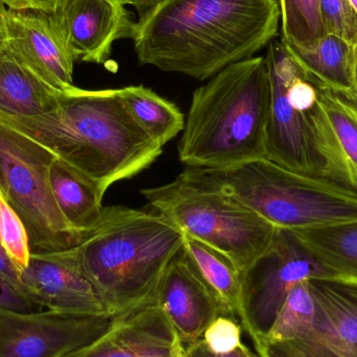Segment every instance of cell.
<instances>
[{
  "label": "cell",
  "instance_id": "obj_1",
  "mask_svg": "<svg viewBox=\"0 0 357 357\" xmlns=\"http://www.w3.org/2000/svg\"><path fill=\"white\" fill-rule=\"evenodd\" d=\"M279 0H169L133 29L140 65L211 79L278 35Z\"/></svg>",
  "mask_w": 357,
  "mask_h": 357
},
{
  "label": "cell",
  "instance_id": "obj_2",
  "mask_svg": "<svg viewBox=\"0 0 357 357\" xmlns=\"http://www.w3.org/2000/svg\"><path fill=\"white\" fill-rule=\"evenodd\" d=\"M0 121L50 150L102 195L109 187L146 171L163 153L128 112L119 89L61 92L58 104L37 116Z\"/></svg>",
  "mask_w": 357,
  "mask_h": 357
},
{
  "label": "cell",
  "instance_id": "obj_3",
  "mask_svg": "<svg viewBox=\"0 0 357 357\" xmlns=\"http://www.w3.org/2000/svg\"><path fill=\"white\" fill-rule=\"evenodd\" d=\"M271 100L266 56L222 69L193 92L178 142L181 162L222 172L266 158Z\"/></svg>",
  "mask_w": 357,
  "mask_h": 357
},
{
  "label": "cell",
  "instance_id": "obj_4",
  "mask_svg": "<svg viewBox=\"0 0 357 357\" xmlns=\"http://www.w3.org/2000/svg\"><path fill=\"white\" fill-rule=\"evenodd\" d=\"M185 233L163 214L125 206L104 207L77 245L84 274L110 312L155 299Z\"/></svg>",
  "mask_w": 357,
  "mask_h": 357
},
{
  "label": "cell",
  "instance_id": "obj_5",
  "mask_svg": "<svg viewBox=\"0 0 357 357\" xmlns=\"http://www.w3.org/2000/svg\"><path fill=\"white\" fill-rule=\"evenodd\" d=\"M272 100L266 158L299 175L357 189V175L344 154L319 96L281 42L266 56Z\"/></svg>",
  "mask_w": 357,
  "mask_h": 357
},
{
  "label": "cell",
  "instance_id": "obj_6",
  "mask_svg": "<svg viewBox=\"0 0 357 357\" xmlns=\"http://www.w3.org/2000/svg\"><path fill=\"white\" fill-rule=\"evenodd\" d=\"M159 213L245 272L266 253L276 227L227 192L208 169L186 167L162 186L142 189Z\"/></svg>",
  "mask_w": 357,
  "mask_h": 357
},
{
  "label": "cell",
  "instance_id": "obj_7",
  "mask_svg": "<svg viewBox=\"0 0 357 357\" xmlns=\"http://www.w3.org/2000/svg\"><path fill=\"white\" fill-rule=\"evenodd\" d=\"M210 172L227 192L278 229L303 230L357 220V189L299 175L266 158Z\"/></svg>",
  "mask_w": 357,
  "mask_h": 357
},
{
  "label": "cell",
  "instance_id": "obj_8",
  "mask_svg": "<svg viewBox=\"0 0 357 357\" xmlns=\"http://www.w3.org/2000/svg\"><path fill=\"white\" fill-rule=\"evenodd\" d=\"M56 159L45 146L0 121V195L24 224L31 254L64 251L83 238L52 195L50 173Z\"/></svg>",
  "mask_w": 357,
  "mask_h": 357
},
{
  "label": "cell",
  "instance_id": "obj_9",
  "mask_svg": "<svg viewBox=\"0 0 357 357\" xmlns=\"http://www.w3.org/2000/svg\"><path fill=\"white\" fill-rule=\"evenodd\" d=\"M331 277L291 231L277 229L274 241L245 272L243 331L257 349L282 310L291 289L312 278Z\"/></svg>",
  "mask_w": 357,
  "mask_h": 357
},
{
  "label": "cell",
  "instance_id": "obj_10",
  "mask_svg": "<svg viewBox=\"0 0 357 357\" xmlns=\"http://www.w3.org/2000/svg\"><path fill=\"white\" fill-rule=\"evenodd\" d=\"M133 308L102 314L0 308V357L70 356L106 335Z\"/></svg>",
  "mask_w": 357,
  "mask_h": 357
},
{
  "label": "cell",
  "instance_id": "obj_11",
  "mask_svg": "<svg viewBox=\"0 0 357 357\" xmlns=\"http://www.w3.org/2000/svg\"><path fill=\"white\" fill-rule=\"evenodd\" d=\"M50 16L75 62L107 65L115 41L133 37L135 22L121 0H58Z\"/></svg>",
  "mask_w": 357,
  "mask_h": 357
},
{
  "label": "cell",
  "instance_id": "obj_12",
  "mask_svg": "<svg viewBox=\"0 0 357 357\" xmlns=\"http://www.w3.org/2000/svg\"><path fill=\"white\" fill-rule=\"evenodd\" d=\"M0 43L52 89L63 92L75 87V62L65 47L50 13L3 8Z\"/></svg>",
  "mask_w": 357,
  "mask_h": 357
},
{
  "label": "cell",
  "instance_id": "obj_13",
  "mask_svg": "<svg viewBox=\"0 0 357 357\" xmlns=\"http://www.w3.org/2000/svg\"><path fill=\"white\" fill-rule=\"evenodd\" d=\"M21 281L25 296L37 308L71 314L110 312L84 274L77 245L54 253L31 254Z\"/></svg>",
  "mask_w": 357,
  "mask_h": 357
},
{
  "label": "cell",
  "instance_id": "obj_14",
  "mask_svg": "<svg viewBox=\"0 0 357 357\" xmlns=\"http://www.w3.org/2000/svg\"><path fill=\"white\" fill-rule=\"evenodd\" d=\"M258 357H350L305 282L291 289Z\"/></svg>",
  "mask_w": 357,
  "mask_h": 357
},
{
  "label": "cell",
  "instance_id": "obj_15",
  "mask_svg": "<svg viewBox=\"0 0 357 357\" xmlns=\"http://www.w3.org/2000/svg\"><path fill=\"white\" fill-rule=\"evenodd\" d=\"M155 304L186 348L201 341L207 327L220 314L213 296L182 250L165 271Z\"/></svg>",
  "mask_w": 357,
  "mask_h": 357
},
{
  "label": "cell",
  "instance_id": "obj_16",
  "mask_svg": "<svg viewBox=\"0 0 357 357\" xmlns=\"http://www.w3.org/2000/svg\"><path fill=\"white\" fill-rule=\"evenodd\" d=\"M177 339L154 299L136 306L98 341L66 357H169Z\"/></svg>",
  "mask_w": 357,
  "mask_h": 357
},
{
  "label": "cell",
  "instance_id": "obj_17",
  "mask_svg": "<svg viewBox=\"0 0 357 357\" xmlns=\"http://www.w3.org/2000/svg\"><path fill=\"white\" fill-rule=\"evenodd\" d=\"M182 251L213 296L220 314L238 321L243 328V284L238 268L224 254L187 234Z\"/></svg>",
  "mask_w": 357,
  "mask_h": 357
},
{
  "label": "cell",
  "instance_id": "obj_18",
  "mask_svg": "<svg viewBox=\"0 0 357 357\" xmlns=\"http://www.w3.org/2000/svg\"><path fill=\"white\" fill-rule=\"evenodd\" d=\"M61 91L52 89L19 62L0 43V115L31 117L58 104Z\"/></svg>",
  "mask_w": 357,
  "mask_h": 357
},
{
  "label": "cell",
  "instance_id": "obj_19",
  "mask_svg": "<svg viewBox=\"0 0 357 357\" xmlns=\"http://www.w3.org/2000/svg\"><path fill=\"white\" fill-rule=\"evenodd\" d=\"M283 46L303 73L321 85L337 91L357 92L356 46L331 35H325L310 47Z\"/></svg>",
  "mask_w": 357,
  "mask_h": 357
},
{
  "label": "cell",
  "instance_id": "obj_20",
  "mask_svg": "<svg viewBox=\"0 0 357 357\" xmlns=\"http://www.w3.org/2000/svg\"><path fill=\"white\" fill-rule=\"evenodd\" d=\"M50 180L56 205L69 226L81 235L91 230L102 216L104 195L58 158L50 167Z\"/></svg>",
  "mask_w": 357,
  "mask_h": 357
},
{
  "label": "cell",
  "instance_id": "obj_21",
  "mask_svg": "<svg viewBox=\"0 0 357 357\" xmlns=\"http://www.w3.org/2000/svg\"><path fill=\"white\" fill-rule=\"evenodd\" d=\"M291 232L331 277L357 282V220Z\"/></svg>",
  "mask_w": 357,
  "mask_h": 357
},
{
  "label": "cell",
  "instance_id": "obj_22",
  "mask_svg": "<svg viewBox=\"0 0 357 357\" xmlns=\"http://www.w3.org/2000/svg\"><path fill=\"white\" fill-rule=\"evenodd\" d=\"M312 297L350 357H357V282L335 277L306 280Z\"/></svg>",
  "mask_w": 357,
  "mask_h": 357
},
{
  "label": "cell",
  "instance_id": "obj_23",
  "mask_svg": "<svg viewBox=\"0 0 357 357\" xmlns=\"http://www.w3.org/2000/svg\"><path fill=\"white\" fill-rule=\"evenodd\" d=\"M121 100L134 121L165 146L183 131L185 117L169 100L144 86H128L119 89Z\"/></svg>",
  "mask_w": 357,
  "mask_h": 357
},
{
  "label": "cell",
  "instance_id": "obj_24",
  "mask_svg": "<svg viewBox=\"0 0 357 357\" xmlns=\"http://www.w3.org/2000/svg\"><path fill=\"white\" fill-rule=\"evenodd\" d=\"M316 83L337 142L357 175V92L337 91Z\"/></svg>",
  "mask_w": 357,
  "mask_h": 357
},
{
  "label": "cell",
  "instance_id": "obj_25",
  "mask_svg": "<svg viewBox=\"0 0 357 357\" xmlns=\"http://www.w3.org/2000/svg\"><path fill=\"white\" fill-rule=\"evenodd\" d=\"M285 45L310 47L324 37L320 0H279Z\"/></svg>",
  "mask_w": 357,
  "mask_h": 357
},
{
  "label": "cell",
  "instance_id": "obj_26",
  "mask_svg": "<svg viewBox=\"0 0 357 357\" xmlns=\"http://www.w3.org/2000/svg\"><path fill=\"white\" fill-rule=\"evenodd\" d=\"M0 245L19 272L29 266L31 257L29 235L18 214L0 195Z\"/></svg>",
  "mask_w": 357,
  "mask_h": 357
},
{
  "label": "cell",
  "instance_id": "obj_27",
  "mask_svg": "<svg viewBox=\"0 0 357 357\" xmlns=\"http://www.w3.org/2000/svg\"><path fill=\"white\" fill-rule=\"evenodd\" d=\"M325 35L341 38L357 48V10L351 0H320Z\"/></svg>",
  "mask_w": 357,
  "mask_h": 357
},
{
  "label": "cell",
  "instance_id": "obj_28",
  "mask_svg": "<svg viewBox=\"0 0 357 357\" xmlns=\"http://www.w3.org/2000/svg\"><path fill=\"white\" fill-rule=\"evenodd\" d=\"M243 326L228 316L216 317L207 327L201 341L214 356L230 354L243 345Z\"/></svg>",
  "mask_w": 357,
  "mask_h": 357
},
{
  "label": "cell",
  "instance_id": "obj_29",
  "mask_svg": "<svg viewBox=\"0 0 357 357\" xmlns=\"http://www.w3.org/2000/svg\"><path fill=\"white\" fill-rule=\"evenodd\" d=\"M0 308L20 312H31L37 307L0 276Z\"/></svg>",
  "mask_w": 357,
  "mask_h": 357
},
{
  "label": "cell",
  "instance_id": "obj_30",
  "mask_svg": "<svg viewBox=\"0 0 357 357\" xmlns=\"http://www.w3.org/2000/svg\"><path fill=\"white\" fill-rule=\"evenodd\" d=\"M0 276L6 279L14 289H16L19 293L22 294L26 298L24 289H23L22 281H21L20 272L10 261V258L6 256L1 248H0Z\"/></svg>",
  "mask_w": 357,
  "mask_h": 357
},
{
  "label": "cell",
  "instance_id": "obj_31",
  "mask_svg": "<svg viewBox=\"0 0 357 357\" xmlns=\"http://www.w3.org/2000/svg\"><path fill=\"white\" fill-rule=\"evenodd\" d=\"M58 0H0L10 10H39L52 13Z\"/></svg>",
  "mask_w": 357,
  "mask_h": 357
},
{
  "label": "cell",
  "instance_id": "obj_32",
  "mask_svg": "<svg viewBox=\"0 0 357 357\" xmlns=\"http://www.w3.org/2000/svg\"><path fill=\"white\" fill-rule=\"evenodd\" d=\"M125 6H132L137 10L139 18L158 8L169 0H121Z\"/></svg>",
  "mask_w": 357,
  "mask_h": 357
},
{
  "label": "cell",
  "instance_id": "obj_33",
  "mask_svg": "<svg viewBox=\"0 0 357 357\" xmlns=\"http://www.w3.org/2000/svg\"><path fill=\"white\" fill-rule=\"evenodd\" d=\"M189 351V357H215L212 352L208 350V348L204 345L203 342H197L195 345L187 348Z\"/></svg>",
  "mask_w": 357,
  "mask_h": 357
},
{
  "label": "cell",
  "instance_id": "obj_34",
  "mask_svg": "<svg viewBox=\"0 0 357 357\" xmlns=\"http://www.w3.org/2000/svg\"><path fill=\"white\" fill-rule=\"evenodd\" d=\"M215 357H258L257 354H254L251 350L248 348L245 343L241 347L235 349L230 354H222V356H215Z\"/></svg>",
  "mask_w": 357,
  "mask_h": 357
},
{
  "label": "cell",
  "instance_id": "obj_35",
  "mask_svg": "<svg viewBox=\"0 0 357 357\" xmlns=\"http://www.w3.org/2000/svg\"><path fill=\"white\" fill-rule=\"evenodd\" d=\"M169 357H189L188 349L181 343L180 340L177 339L175 346H174L173 352Z\"/></svg>",
  "mask_w": 357,
  "mask_h": 357
},
{
  "label": "cell",
  "instance_id": "obj_36",
  "mask_svg": "<svg viewBox=\"0 0 357 357\" xmlns=\"http://www.w3.org/2000/svg\"><path fill=\"white\" fill-rule=\"evenodd\" d=\"M356 84L357 90V52H356Z\"/></svg>",
  "mask_w": 357,
  "mask_h": 357
},
{
  "label": "cell",
  "instance_id": "obj_37",
  "mask_svg": "<svg viewBox=\"0 0 357 357\" xmlns=\"http://www.w3.org/2000/svg\"><path fill=\"white\" fill-rule=\"evenodd\" d=\"M352 4H354V8L357 10V0H351Z\"/></svg>",
  "mask_w": 357,
  "mask_h": 357
},
{
  "label": "cell",
  "instance_id": "obj_38",
  "mask_svg": "<svg viewBox=\"0 0 357 357\" xmlns=\"http://www.w3.org/2000/svg\"><path fill=\"white\" fill-rule=\"evenodd\" d=\"M3 8H4V6H2L1 3H0V19H1V12H2V10H3Z\"/></svg>",
  "mask_w": 357,
  "mask_h": 357
},
{
  "label": "cell",
  "instance_id": "obj_39",
  "mask_svg": "<svg viewBox=\"0 0 357 357\" xmlns=\"http://www.w3.org/2000/svg\"><path fill=\"white\" fill-rule=\"evenodd\" d=\"M0 248H1V245H0ZM1 249H2V248H1Z\"/></svg>",
  "mask_w": 357,
  "mask_h": 357
}]
</instances>
